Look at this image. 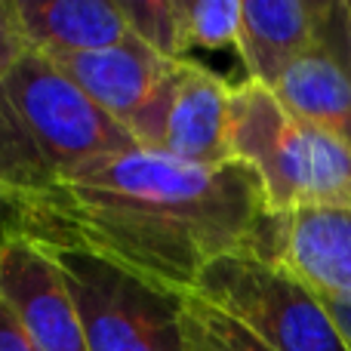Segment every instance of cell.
<instances>
[{
  "label": "cell",
  "mask_w": 351,
  "mask_h": 351,
  "mask_svg": "<svg viewBox=\"0 0 351 351\" xmlns=\"http://www.w3.org/2000/svg\"><path fill=\"white\" fill-rule=\"evenodd\" d=\"M321 302H324V308H327L330 321H333L336 333L342 336L346 348L351 351V296H342V293H321Z\"/></svg>",
  "instance_id": "e0dca14e"
},
{
  "label": "cell",
  "mask_w": 351,
  "mask_h": 351,
  "mask_svg": "<svg viewBox=\"0 0 351 351\" xmlns=\"http://www.w3.org/2000/svg\"><path fill=\"white\" fill-rule=\"evenodd\" d=\"M28 49L77 56L114 47L130 34L117 0H12Z\"/></svg>",
  "instance_id": "7c38bea8"
},
{
  "label": "cell",
  "mask_w": 351,
  "mask_h": 351,
  "mask_svg": "<svg viewBox=\"0 0 351 351\" xmlns=\"http://www.w3.org/2000/svg\"><path fill=\"white\" fill-rule=\"evenodd\" d=\"M179 16L188 49H237L241 0H179Z\"/></svg>",
  "instance_id": "9a60e30c"
},
{
  "label": "cell",
  "mask_w": 351,
  "mask_h": 351,
  "mask_svg": "<svg viewBox=\"0 0 351 351\" xmlns=\"http://www.w3.org/2000/svg\"><path fill=\"white\" fill-rule=\"evenodd\" d=\"M49 250L77 305L86 351H185V293L139 278L84 247Z\"/></svg>",
  "instance_id": "277c9868"
},
{
  "label": "cell",
  "mask_w": 351,
  "mask_h": 351,
  "mask_svg": "<svg viewBox=\"0 0 351 351\" xmlns=\"http://www.w3.org/2000/svg\"><path fill=\"white\" fill-rule=\"evenodd\" d=\"M117 3L127 19L130 34L145 40L164 59H188L179 0H117Z\"/></svg>",
  "instance_id": "5bb4252c"
},
{
  "label": "cell",
  "mask_w": 351,
  "mask_h": 351,
  "mask_svg": "<svg viewBox=\"0 0 351 351\" xmlns=\"http://www.w3.org/2000/svg\"><path fill=\"white\" fill-rule=\"evenodd\" d=\"M6 210L3 234L84 247L176 293H191L222 256L274 259L280 219L241 160L204 167L136 145L86 160Z\"/></svg>",
  "instance_id": "6da1fadb"
},
{
  "label": "cell",
  "mask_w": 351,
  "mask_h": 351,
  "mask_svg": "<svg viewBox=\"0 0 351 351\" xmlns=\"http://www.w3.org/2000/svg\"><path fill=\"white\" fill-rule=\"evenodd\" d=\"M321 293L351 296V210H296L278 219L274 259Z\"/></svg>",
  "instance_id": "8fae6325"
},
{
  "label": "cell",
  "mask_w": 351,
  "mask_h": 351,
  "mask_svg": "<svg viewBox=\"0 0 351 351\" xmlns=\"http://www.w3.org/2000/svg\"><path fill=\"white\" fill-rule=\"evenodd\" d=\"M0 351H37L3 302H0Z\"/></svg>",
  "instance_id": "ac0fdd59"
},
{
  "label": "cell",
  "mask_w": 351,
  "mask_h": 351,
  "mask_svg": "<svg viewBox=\"0 0 351 351\" xmlns=\"http://www.w3.org/2000/svg\"><path fill=\"white\" fill-rule=\"evenodd\" d=\"M182 336H185V351H274L241 321L200 299L197 293H185Z\"/></svg>",
  "instance_id": "4fadbf2b"
},
{
  "label": "cell",
  "mask_w": 351,
  "mask_h": 351,
  "mask_svg": "<svg viewBox=\"0 0 351 351\" xmlns=\"http://www.w3.org/2000/svg\"><path fill=\"white\" fill-rule=\"evenodd\" d=\"M231 86L194 59H176L145 105L127 121L136 148L158 152L185 164L216 167L228 158Z\"/></svg>",
  "instance_id": "8992f818"
},
{
  "label": "cell",
  "mask_w": 351,
  "mask_h": 351,
  "mask_svg": "<svg viewBox=\"0 0 351 351\" xmlns=\"http://www.w3.org/2000/svg\"><path fill=\"white\" fill-rule=\"evenodd\" d=\"M96 108L114 117L121 127L152 99L173 59L154 53L145 40L127 34L114 47L77 56H47Z\"/></svg>",
  "instance_id": "9c48e42d"
},
{
  "label": "cell",
  "mask_w": 351,
  "mask_h": 351,
  "mask_svg": "<svg viewBox=\"0 0 351 351\" xmlns=\"http://www.w3.org/2000/svg\"><path fill=\"white\" fill-rule=\"evenodd\" d=\"M191 293L241 321L274 351H348L321 293L280 262L253 253L222 256L200 271Z\"/></svg>",
  "instance_id": "5b68a950"
},
{
  "label": "cell",
  "mask_w": 351,
  "mask_h": 351,
  "mask_svg": "<svg viewBox=\"0 0 351 351\" xmlns=\"http://www.w3.org/2000/svg\"><path fill=\"white\" fill-rule=\"evenodd\" d=\"M228 158L259 176L268 210H351V152L333 136L287 114L268 86H231Z\"/></svg>",
  "instance_id": "3957f363"
},
{
  "label": "cell",
  "mask_w": 351,
  "mask_h": 351,
  "mask_svg": "<svg viewBox=\"0 0 351 351\" xmlns=\"http://www.w3.org/2000/svg\"><path fill=\"white\" fill-rule=\"evenodd\" d=\"M127 130L37 49L0 77V206L47 191L102 154L127 152Z\"/></svg>",
  "instance_id": "7a4b0ae2"
},
{
  "label": "cell",
  "mask_w": 351,
  "mask_h": 351,
  "mask_svg": "<svg viewBox=\"0 0 351 351\" xmlns=\"http://www.w3.org/2000/svg\"><path fill=\"white\" fill-rule=\"evenodd\" d=\"M0 302L37 351H86L77 305L43 241L28 234L0 237Z\"/></svg>",
  "instance_id": "52a82bcc"
},
{
  "label": "cell",
  "mask_w": 351,
  "mask_h": 351,
  "mask_svg": "<svg viewBox=\"0 0 351 351\" xmlns=\"http://www.w3.org/2000/svg\"><path fill=\"white\" fill-rule=\"evenodd\" d=\"M327 0H247L241 3L237 56L247 80L271 90L278 77L315 47L330 16Z\"/></svg>",
  "instance_id": "30bf717a"
},
{
  "label": "cell",
  "mask_w": 351,
  "mask_h": 351,
  "mask_svg": "<svg viewBox=\"0 0 351 351\" xmlns=\"http://www.w3.org/2000/svg\"><path fill=\"white\" fill-rule=\"evenodd\" d=\"M296 121L333 136L351 152V53L346 3H333L315 47L305 49L271 86Z\"/></svg>",
  "instance_id": "ba28073f"
},
{
  "label": "cell",
  "mask_w": 351,
  "mask_h": 351,
  "mask_svg": "<svg viewBox=\"0 0 351 351\" xmlns=\"http://www.w3.org/2000/svg\"><path fill=\"white\" fill-rule=\"evenodd\" d=\"M346 31H348V53H351V3H346Z\"/></svg>",
  "instance_id": "d6986e66"
},
{
  "label": "cell",
  "mask_w": 351,
  "mask_h": 351,
  "mask_svg": "<svg viewBox=\"0 0 351 351\" xmlns=\"http://www.w3.org/2000/svg\"><path fill=\"white\" fill-rule=\"evenodd\" d=\"M25 49H28V43H25V37H22L16 3H12V0H0V77L22 59Z\"/></svg>",
  "instance_id": "2e32d148"
}]
</instances>
